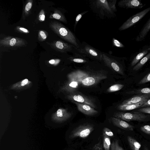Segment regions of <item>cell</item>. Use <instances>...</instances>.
<instances>
[{
	"label": "cell",
	"instance_id": "cell-27",
	"mask_svg": "<svg viewBox=\"0 0 150 150\" xmlns=\"http://www.w3.org/2000/svg\"><path fill=\"white\" fill-rule=\"evenodd\" d=\"M111 150H124L119 144L117 140H113L110 146Z\"/></svg>",
	"mask_w": 150,
	"mask_h": 150
},
{
	"label": "cell",
	"instance_id": "cell-11",
	"mask_svg": "<svg viewBox=\"0 0 150 150\" xmlns=\"http://www.w3.org/2000/svg\"><path fill=\"white\" fill-rule=\"evenodd\" d=\"M77 106L78 110L83 114L88 115H92L97 114L98 111L91 106L79 102L72 101Z\"/></svg>",
	"mask_w": 150,
	"mask_h": 150
},
{
	"label": "cell",
	"instance_id": "cell-6",
	"mask_svg": "<svg viewBox=\"0 0 150 150\" xmlns=\"http://www.w3.org/2000/svg\"><path fill=\"white\" fill-rule=\"evenodd\" d=\"M69 98L72 101L86 104L95 108L96 106L94 100L91 98L83 95L79 92H73Z\"/></svg>",
	"mask_w": 150,
	"mask_h": 150
},
{
	"label": "cell",
	"instance_id": "cell-16",
	"mask_svg": "<svg viewBox=\"0 0 150 150\" xmlns=\"http://www.w3.org/2000/svg\"><path fill=\"white\" fill-rule=\"evenodd\" d=\"M149 98L145 94H140L134 96L128 99L124 100L121 104L127 105L134 104L141 102Z\"/></svg>",
	"mask_w": 150,
	"mask_h": 150
},
{
	"label": "cell",
	"instance_id": "cell-35",
	"mask_svg": "<svg viewBox=\"0 0 150 150\" xmlns=\"http://www.w3.org/2000/svg\"><path fill=\"white\" fill-rule=\"evenodd\" d=\"M88 12V11H83L79 14L76 17V18L75 21V25H74V26L75 27L77 23H78L79 21L81 19V18L82 17V16Z\"/></svg>",
	"mask_w": 150,
	"mask_h": 150
},
{
	"label": "cell",
	"instance_id": "cell-25",
	"mask_svg": "<svg viewBox=\"0 0 150 150\" xmlns=\"http://www.w3.org/2000/svg\"><path fill=\"white\" fill-rule=\"evenodd\" d=\"M48 36V33L47 31L43 30H40L38 33V40L40 42L45 40Z\"/></svg>",
	"mask_w": 150,
	"mask_h": 150
},
{
	"label": "cell",
	"instance_id": "cell-32",
	"mask_svg": "<svg viewBox=\"0 0 150 150\" xmlns=\"http://www.w3.org/2000/svg\"><path fill=\"white\" fill-rule=\"evenodd\" d=\"M140 129L145 133L150 135V126L145 125L141 127Z\"/></svg>",
	"mask_w": 150,
	"mask_h": 150
},
{
	"label": "cell",
	"instance_id": "cell-33",
	"mask_svg": "<svg viewBox=\"0 0 150 150\" xmlns=\"http://www.w3.org/2000/svg\"><path fill=\"white\" fill-rule=\"evenodd\" d=\"M15 29L17 31L21 33H29L28 30L25 28L19 26H17Z\"/></svg>",
	"mask_w": 150,
	"mask_h": 150
},
{
	"label": "cell",
	"instance_id": "cell-19",
	"mask_svg": "<svg viewBox=\"0 0 150 150\" xmlns=\"http://www.w3.org/2000/svg\"><path fill=\"white\" fill-rule=\"evenodd\" d=\"M49 18L56 19L64 23L67 22L66 19L64 14L57 9L54 10V12L50 14Z\"/></svg>",
	"mask_w": 150,
	"mask_h": 150
},
{
	"label": "cell",
	"instance_id": "cell-14",
	"mask_svg": "<svg viewBox=\"0 0 150 150\" xmlns=\"http://www.w3.org/2000/svg\"><path fill=\"white\" fill-rule=\"evenodd\" d=\"M95 7L99 9L100 12H105L108 14H113L111 9L108 2L106 0H98L95 1Z\"/></svg>",
	"mask_w": 150,
	"mask_h": 150
},
{
	"label": "cell",
	"instance_id": "cell-15",
	"mask_svg": "<svg viewBox=\"0 0 150 150\" xmlns=\"http://www.w3.org/2000/svg\"><path fill=\"white\" fill-rule=\"evenodd\" d=\"M150 31V17L144 25L139 34L136 38L137 42L143 40Z\"/></svg>",
	"mask_w": 150,
	"mask_h": 150
},
{
	"label": "cell",
	"instance_id": "cell-13",
	"mask_svg": "<svg viewBox=\"0 0 150 150\" xmlns=\"http://www.w3.org/2000/svg\"><path fill=\"white\" fill-rule=\"evenodd\" d=\"M112 122L116 126L122 129L128 131H133L134 126L128 123L125 121L114 117H112Z\"/></svg>",
	"mask_w": 150,
	"mask_h": 150
},
{
	"label": "cell",
	"instance_id": "cell-23",
	"mask_svg": "<svg viewBox=\"0 0 150 150\" xmlns=\"http://www.w3.org/2000/svg\"><path fill=\"white\" fill-rule=\"evenodd\" d=\"M103 146L105 150H110L111 146L110 139L109 136L103 132Z\"/></svg>",
	"mask_w": 150,
	"mask_h": 150
},
{
	"label": "cell",
	"instance_id": "cell-8",
	"mask_svg": "<svg viewBox=\"0 0 150 150\" xmlns=\"http://www.w3.org/2000/svg\"><path fill=\"white\" fill-rule=\"evenodd\" d=\"M145 5L140 0H121L118 3L119 7L127 8L140 9Z\"/></svg>",
	"mask_w": 150,
	"mask_h": 150
},
{
	"label": "cell",
	"instance_id": "cell-2",
	"mask_svg": "<svg viewBox=\"0 0 150 150\" xmlns=\"http://www.w3.org/2000/svg\"><path fill=\"white\" fill-rule=\"evenodd\" d=\"M113 116L127 122L132 121H145L147 117L143 113L139 112L133 113L118 112L115 113Z\"/></svg>",
	"mask_w": 150,
	"mask_h": 150
},
{
	"label": "cell",
	"instance_id": "cell-3",
	"mask_svg": "<svg viewBox=\"0 0 150 150\" xmlns=\"http://www.w3.org/2000/svg\"><path fill=\"white\" fill-rule=\"evenodd\" d=\"M150 11V6L130 17L119 27V30L122 31L129 28L140 21Z\"/></svg>",
	"mask_w": 150,
	"mask_h": 150
},
{
	"label": "cell",
	"instance_id": "cell-37",
	"mask_svg": "<svg viewBox=\"0 0 150 150\" xmlns=\"http://www.w3.org/2000/svg\"><path fill=\"white\" fill-rule=\"evenodd\" d=\"M103 132L108 136L112 137L113 136V134L112 131L108 128L104 127L103 129Z\"/></svg>",
	"mask_w": 150,
	"mask_h": 150
},
{
	"label": "cell",
	"instance_id": "cell-17",
	"mask_svg": "<svg viewBox=\"0 0 150 150\" xmlns=\"http://www.w3.org/2000/svg\"><path fill=\"white\" fill-rule=\"evenodd\" d=\"M146 99L137 103L131 104H120L117 107V109L122 111L129 110L140 108L148 100Z\"/></svg>",
	"mask_w": 150,
	"mask_h": 150
},
{
	"label": "cell",
	"instance_id": "cell-41",
	"mask_svg": "<svg viewBox=\"0 0 150 150\" xmlns=\"http://www.w3.org/2000/svg\"><path fill=\"white\" fill-rule=\"evenodd\" d=\"M28 80L27 79H25L23 80L21 83V86H23L26 84L28 82Z\"/></svg>",
	"mask_w": 150,
	"mask_h": 150
},
{
	"label": "cell",
	"instance_id": "cell-4",
	"mask_svg": "<svg viewBox=\"0 0 150 150\" xmlns=\"http://www.w3.org/2000/svg\"><path fill=\"white\" fill-rule=\"evenodd\" d=\"M24 39L17 37L7 36L0 40V46L6 47H20L26 44Z\"/></svg>",
	"mask_w": 150,
	"mask_h": 150
},
{
	"label": "cell",
	"instance_id": "cell-24",
	"mask_svg": "<svg viewBox=\"0 0 150 150\" xmlns=\"http://www.w3.org/2000/svg\"><path fill=\"white\" fill-rule=\"evenodd\" d=\"M124 85L121 84H116L112 85L107 90L108 92H113L119 91L124 86Z\"/></svg>",
	"mask_w": 150,
	"mask_h": 150
},
{
	"label": "cell",
	"instance_id": "cell-1",
	"mask_svg": "<svg viewBox=\"0 0 150 150\" xmlns=\"http://www.w3.org/2000/svg\"><path fill=\"white\" fill-rule=\"evenodd\" d=\"M49 25L52 31L60 38L71 43L76 48L79 47L74 34L64 25L56 21H51Z\"/></svg>",
	"mask_w": 150,
	"mask_h": 150
},
{
	"label": "cell",
	"instance_id": "cell-34",
	"mask_svg": "<svg viewBox=\"0 0 150 150\" xmlns=\"http://www.w3.org/2000/svg\"><path fill=\"white\" fill-rule=\"evenodd\" d=\"M38 19L40 21H43L45 20V12L43 9H42L40 11L39 14Z\"/></svg>",
	"mask_w": 150,
	"mask_h": 150
},
{
	"label": "cell",
	"instance_id": "cell-10",
	"mask_svg": "<svg viewBox=\"0 0 150 150\" xmlns=\"http://www.w3.org/2000/svg\"><path fill=\"white\" fill-rule=\"evenodd\" d=\"M51 47L57 51L65 53L71 51L74 46L61 40H55L50 43Z\"/></svg>",
	"mask_w": 150,
	"mask_h": 150
},
{
	"label": "cell",
	"instance_id": "cell-29",
	"mask_svg": "<svg viewBox=\"0 0 150 150\" xmlns=\"http://www.w3.org/2000/svg\"><path fill=\"white\" fill-rule=\"evenodd\" d=\"M116 1L117 0H110L108 2L110 7L113 13L117 11L115 6Z\"/></svg>",
	"mask_w": 150,
	"mask_h": 150
},
{
	"label": "cell",
	"instance_id": "cell-39",
	"mask_svg": "<svg viewBox=\"0 0 150 150\" xmlns=\"http://www.w3.org/2000/svg\"><path fill=\"white\" fill-rule=\"evenodd\" d=\"M60 60L58 59H52L49 61V63L51 64L57 65L60 62Z\"/></svg>",
	"mask_w": 150,
	"mask_h": 150
},
{
	"label": "cell",
	"instance_id": "cell-22",
	"mask_svg": "<svg viewBox=\"0 0 150 150\" xmlns=\"http://www.w3.org/2000/svg\"><path fill=\"white\" fill-rule=\"evenodd\" d=\"M150 59V52L143 57L133 68V70L137 71L141 68Z\"/></svg>",
	"mask_w": 150,
	"mask_h": 150
},
{
	"label": "cell",
	"instance_id": "cell-28",
	"mask_svg": "<svg viewBox=\"0 0 150 150\" xmlns=\"http://www.w3.org/2000/svg\"><path fill=\"white\" fill-rule=\"evenodd\" d=\"M70 60L73 62L78 63H85L87 62L86 60L80 57H71L69 58Z\"/></svg>",
	"mask_w": 150,
	"mask_h": 150
},
{
	"label": "cell",
	"instance_id": "cell-30",
	"mask_svg": "<svg viewBox=\"0 0 150 150\" xmlns=\"http://www.w3.org/2000/svg\"><path fill=\"white\" fill-rule=\"evenodd\" d=\"M149 82H150V72L140 80L138 83V84H143Z\"/></svg>",
	"mask_w": 150,
	"mask_h": 150
},
{
	"label": "cell",
	"instance_id": "cell-12",
	"mask_svg": "<svg viewBox=\"0 0 150 150\" xmlns=\"http://www.w3.org/2000/svg\"><path fill=\"white\" fill-rule=\"evenodd\" d=\"M150 52V45H147L144 46L133 59L131 63V66L133 67L135 66Z\"/></svg>",
	"mask_w": 150,
	"mask_h": 150
},
{
	"label": "cell",
	"instance_id": "cell-20",
	"mask_svg": "<svg viewBox=\"0 0 150 150\" xmlns=\"http://www.w3.org/2000/svg\"><path fill=\"white\" fill-rule=\"evenodd\" d=\"M33 3V0H28L26 1L23 8L22 13L23 19H25L30 14Z\"/></svg>",
	"mask_w": 150,
	"mask_h": 150
},
{
	"label": "cell",
	"instance_id": "cell-42",
	"mask_svg": "<svg viewBox=\"0 0 150 150\" xmlns=\"http://www.w3.org/2000/svg\"><path fill=\"white\" fill-rule=\"evenodd\" d=\"M145 94L149 98H150V93Z\"/></svg>",
	"mask_w": 150,
	"mask_h": 150
},
{
	"label": "cell",
	"instance_id": "cell-38",
	"mask_svg": "<svg viewBox=\"0 0 150 150\" xmlns=\"http://www.w3.org/2000/svg\"><path fill=\"white\" fill-rule=\"evenodd\" d=\"M92 150H103L100 140L94 145Z\"/></svg>",
	"mask_w": 150,
	"mask_h": 150
},
{
	"label": "cell",
	"instance_id": "cell-36",
	"mask_svg": "<svg viewBox=\"0 0 150 150\" xmlns=\"http://www.w3.org/2000/svg\"><path fill=\"white\" fill-rule=\"evenodd\" d=\"M138 112L150 114V107L141 108L137 110Z\"/></svg>",
	"mask_w": 150,
	"mask_h": 150
},
{
	"label": "cell",
	"instance_id": "cell-40",
	"mask_svg": "<svg viewBox=\"0 0 150 150\" xmlns=\"http://www.w3.org/2000/svg\"><path fill=\"white\" fill-rule=\"evenodd\" d=\"M150 107V99H148L143 105H142L140 108H144Z\"/></svg>",
	"mask_w": 150,
	"mask_h": 150
},
{
	"label": "cell",
	"instance_id": "cell-31",
	"mask_svg": "<svg viewBox=\"0 0 150 150\" xmlns=\"http://www.w3.org/2000/svg\"><path fill=\"white\" fill-rule=\"evenodd\" d=\"M112 42L113 45L115 47L120 48L125 47L124 45L121 42L114 38H112Z\"/></svg>",
	"mask_w": 150,
	"mask_h": 150
},
{
	"label": "cell",
	"instance_id": "cell-18",
	"mask_svg": "<svg viewBox=\"0 0 150 150\" xmlns=\"http://www.w3.org/2000/svg\"><path fill=\"white\" fill-rule=\"evenodd\" d=\"M102 76L98 75L86 77L82 80V84L86 86L93 85L96 83L98 81L102 79Z\"/></svg>",
	"mask_w": 150,
	"mask_h": 150
},
{
	"label": "cell",
	"instance_id": "cell-9",
	"mask_svg": "<svg viewBox=\"0 0 150 150\" xmlns=\"http://www.w3.org/2000/svg\"><path fill=\"white\" fill-rule=\"evenodd\" d=\"M76 49L79 52L84 55L102 60V54L90 45H86L83 47Z\"/></svg>",
	"mask_w": 150,
	"mask_h": 150
},
{
	"label": "cell",
	"instance_id": "cell-26",
	"mask_svg": "<svg viewBox=\"0 0 150 150\" xmlns=\"http://www.w3.org/2000/svg\"><path fill=\"white\" fill-rule=\"evenodd\" d=\"M131 93H136L140 94H147L150 93V88H145L140 89L136 91H132Z\"/></svg>",
	"mask_w": 150,
	"mask_h": 150
},
{
	"label": "cell",
	"instance_id": "cell-5",
	"mask_svg": "<svg viewBox=\"0 0 150 150\" xmlns=\"http://www.w3.org/2000/svg\"><path fill=\"white\" fill-rule=\"evenodd\" d=\"M93 129V127L90 124L81 125L73 130L70 137L71 138L77 137L85 138L89 135Z\"/></svg>",
	"mask_w": 150,
	"mask_h": 150
},
{
	"label": "cell",
	"instance_id": "cell-21",
	"mask_svg": "<svg viewBox=\"0 0 150 150\" xmlns=\"http://www.w3.org/2000/svg\"><path fill=\"white\" fill-rule=\"evenodd\" d=\"M127 140L132 150H139L141 145L137 140L132 137L128 136L127 137Z\"/></svg>",
	"mask_w": 150,
	"mask_h": 150
},
{
	"label": "cell",
	"instance_id": "cell-7",
	"mask_svg": "<svg viewBox=\"0 0 150 150\" xmlns=\"http://www.w3.org/2000/svg\"><path fill=\"white\" fill-rule=\"evenodd\" d=\"M102 60L107 66L111 69L120 74L124 75L121 65L117 61L109 57L104 54H102Z\"/></svg>",
	"mask_w": 150,
	"mask_h": 150
}]
</instances>
